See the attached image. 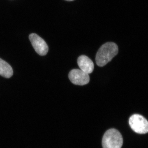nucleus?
Wrapping results in <instances>:
<instances>
[{
	"label": "nucleus",
	"mask_w": 148,
	"mask_h": 148,
	"mask_svg": "<svg viewBox=\"0 0 148 148\" xmlns=\"http://www.w3.org/2000/svg\"><path fill=\"white\" fill-rule=\"evenodd\" d=\"M129 123L132 130L139 134L148 132V121L143 116L134 114L130 117Z\"/></svg>",
	"instance_id": "7ed1b4c3"
},
{
	"label": "nucleus",
	"mask_w": 148,
	"mask_h": 148,
	"mask_svg": "<svg viewBox=\"0 0 148 148\" xmlns=\"http://www.w3.org/2000/svg\"><path fill=\"white\" fill-rule=\"evenodd\" d=\"M89 74L83 71L80 69H73L69 73V79L72 83L77 85H84L90 81Z\"/></svg>",
	"instance_id": "39448f33"
},
{
	"label": "nucleus",
	"mask_w": 148,
	"mask_h": 148,
	"mask_svg": "<svg viewBox=\"0 0 148 148\" xmlns=\"http://www.w3.org/2000/svg\"><path fill=\"white\" fill-rule=\"evenodd\" d=\"M118 51V46L115 43L108 42L104 44L96 54V64L100 67L105 66L117 54Z\"/></svg>",
	"instance_id": "f257e3e1"
},
{
	"label": "nucleus",
	"mask_w": 148,
	"mask_h": 148,
	"mask_svg": "<svg viewBox=\"0 0 148 148\" xmlns=\"http://www.w3.org/2000/svg\"><path fill=\"white\" fill-rule=\"evenodd\" d=\"M29 38L36 53L42 56L47 54L48 46L42 38L36 34H32L29 35Z\"/></svg>",
	"instance_id": "20e7f679"
},
{
	"label": "nucleus",
	"mask_w": 148,
	"mask_h": 148,
	"mask_svg": "<svg viewBox=\"0 0 148 148\" xmlns=\"http://www.w3.org/2000/svg\"><path fill=\"white\" fill-rule=\"evenodd\" d=\"M79 67L83 71L89 74L92 73L94 69V64L91 60L86 56L82 55L78 58Z\"/></svg>",
	"instance_id": "423d86ee"
},
{
	"label": "nucleus",
	"mask_w": 148,
	"mask_h": 148,
	"mask_svg": "<svg viewBox=\"0 0 148 148\" xmlns=\"http://www.w3.org/2000/svg\"><path fill=\"white\" fill-rule=\"evenodd\" d=\"M13 73V70L11 66L0 58V75L6 78H9L12 76Z\"/></svg>",
	"instance_id": "0eeeda50"
},
{
	"label": "nucleus",
	"mask_w": 148,
	"mask_h": 148,
	"mask_svg": "<svg viewBox=\"0 0 148 148\" xmlns=\"http://www.w3.org/2000/svg\"><path fill=\"white\" fill-rule=\"evenodd\" d=\"M66 1H73L74 0H65Z\"/></svg>",
	"instance_id": "6e6552de"
},
{
	"label": "nucleus",
	"mask_w": 148,
	"mask_h": 148,
	"mask_svg": "<svg viewBox=\"0 0 148 148\" xmlns=\"http://www.w3.org/2000/svg\"><path fill=\"white\" fill-rule=\"evenodd\" d=\"M123 139L120 132L115 129L106 131L102 140L103 148H121Z\"/></svg>",
	"instance_id": "f03ea898"
}]
</instances>
